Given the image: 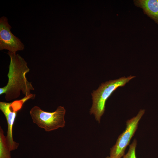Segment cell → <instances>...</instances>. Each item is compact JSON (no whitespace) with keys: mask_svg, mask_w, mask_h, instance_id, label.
Wrapping results in <instances>:
<instances>
[{"mask_svg":"<svg viewBox=\"0 0 158 158\" xmlns=\"http://www.w3.org/2000/svg\"><path fill=\"white\" fill-rule=\"evenodd\" d=\"M7 54L10 58L8 80L6 85L0 88V95L4 94L6 100L10 101L18 97L21 92L25 97L34 99L35 95L30 93L34 88L26 77L30 70L27 62L18 54L8 51Z\"/></svg>","mask_w":158,"mask_h":158,"instance_id":"6da1fadb","label":"cell"},{"mask_svg":"<svg viewBox=\"0 0 158 158\" xmlns=\"http://www.w3.org/2000/svg\"><path fill=\"white\" fill-rule=\"evenodd\" d=\"M135 76H125L101 84L96 90L92 93V104L90 109V114H93L99 123L105 110L106 101L113 92L119 87L124 86Z\"/></svg>","mask_w":158,"mask_h":158,"instance_id":"7a4b0ae2","label":"cell"},{"mask_svg":"<svg viewBox=\"0 0 158 158\" xmlns=\"http://www.w3.org/2000/svg\"><path fill=\"white\" fill-rule=\"evenodd\" d=\"M66 111L62 106L58 107L56 111L50 112L35 106L30 110V114L34 123L46 131L49 132L65 126Z\"/></svg>","mask_w":158,"mask_h":158,"instance_id":"3957f363","label":"cell"},{"mask_svg":"<svg viewBox=\"0 0 158 158\" xmlns=\"http://www.w3.org/2000/svg\"><path fill=\"white\" fill-rule=\"evenodd\" d=\"M145 109H140L137 115L127 120L125 130L118 136L115 145L111 148L110 158H121L125 150L138 129L140 121L145 113Z\"/></svg>","mask_w":158,"mask_h":158,"instance_id":"277c9868","label":"cell"},{"mask_svg":"<svg viewBox=\"0 0 158 158\" xmlns=\"http://www.w3.org/2000/svg\"><path fill=\"white\" fill-rule=\"evenodd\" d=\"M11 27L7 17L3 16L0 18V50L6 49L11 53L23 51L25 46L20 40L15 36L11 30Z\"/></svg>","mask_w":158,"mask_h":158,"instance_id":"5b68a950","label":"cell"},{"mask_svg":"<svg viewBox=\"0 0 158 158\" xmlns=\"http://www.w3.org/2000/svg\"><path fill=\"white\" fill-rule=\"evenodd\" d=\"M0 109L4 115L6 119L8 129L6 140L8 146L11 151L17 149L19 143L13 140L12 134L13 125L16 114L18 111L11 104V102H0Z\"/></svg>","mask_w":158,"mask_h":158,"instance_id":"8992f818","label":"cell"},{"mask_svg":"<svg viewBox=\"0 0 158 158\" xmlns=\"http://www.w3.org/2000/svg\"><path fill=\"white\" fill-rule=\"evenodd\" d=\"M135 6L141 8L147 15L158 24V0H135Z\"/></svg>","mask_w":158,"mask_h":158,"instance_id":"52a82bcc","label":"cell"},{"mask_svg":"<svg viewBox=\"0 0 158 158\" xmlns=\"http://www.w3.org/2000/svg\"><path fill=\"white\" fill-rule=\"evenodd\" d=\"M11 151L7 143L4 131L0 126V158H11Z\"/></svg>","mask_w":158,"mask_h":158,"instance_id":"ba28073f","label":"cell"},{"mask_svg":"<svg viewBox=\"0 0 158 158\" xmlns=\"http://www.w3.org/2000/svg\"><path fill=\"white\" fill-rule=\"evenodd\" d=\"M137 145V141L135 139L129 146L128 150L127 153L121 158H137L136 156L135 150Z\"/></svg>","mask_w":158,"mask_h":158,"instance_id":"9c48e42d","label":"cell"},{"mask_svg":"<svg viewBox=\"0 0 158 158\" xmlns=\"http://www.w3.org/2000/svg\"><path fill=\"white\" fill-rule=\"evenodd\" d=\"M106 158H110L109 156H107V157Z\"/></svg>","mask_w":158,"mask_h":158,"instance_id":"30bf717a","label":"cell"}]
</instances>
